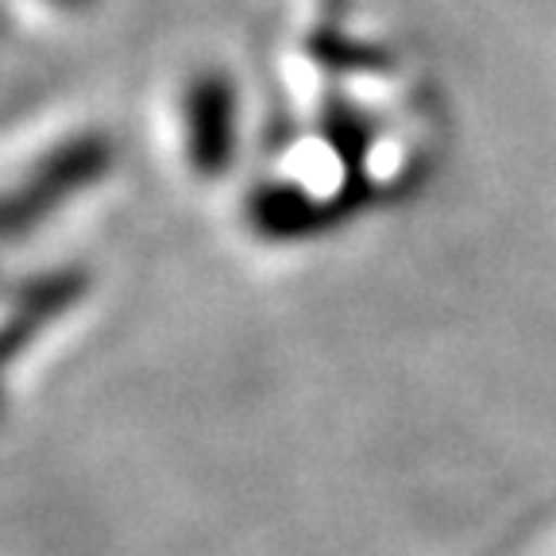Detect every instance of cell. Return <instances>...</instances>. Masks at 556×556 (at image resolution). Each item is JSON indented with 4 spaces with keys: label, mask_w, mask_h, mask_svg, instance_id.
Returning a JSON list of instances; mask_svg holds the SVG:
<instances>
[{
    "label": "cell",
    "mask_w": 556,
    "mask_h": 556,
    "mask_svg": "<svg viewBox=\"0 0 556 556\" xmlns=\"http://www.w3.org/2000/svg\"><path fill=\"white\" fill-rule=\"evenodd\" d=\"M198 116H201V128L193 136V159L201 166H225V151H228V113H225V89L208 86L198 89Z\"/></svg>",
    "instance_id": "cell-1"
}]
</instances>
